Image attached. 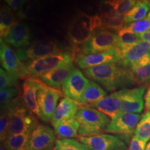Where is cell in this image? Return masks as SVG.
<instances>
[{"mask_svg": "<svg viewBox=\"0 0 150 150\" xmlns=\"http://www.w3.org/2000/svg\"><path fill=\"white\" fill-rule=\"evenodd\" d=\"M83 72L88 78L101 84L109 92L137 83L131 69L120 63L97 65L84 70Z\"/></svg>", "mask_w": 150, "mask_h": 150, "instance_id": "1", "label": "cell"}, {"mask_svg": "<svg viewBox=\"0 0 150 150\" xmlns=\"http://www.w3.org/2000/svg\"><path fill=\"white\" fill-rule=\"evenodd\" d=\"M102 18L97 15L91 16L80 14L75 18L67 29V37L74 53L78 52L79 47L88 40L95 31L102 29Z\"/></svg>", "mask_w": 150, "mask_h": 150, "instance_id": "2", "label": "cell"}, {"mask_svg": "<svg viewBox=\"0 0 150 150\" xmlns=\"http://www.w3.org/2000/svg\"><path fill=\"white\" fill-rule=\"evenodd\" d=\"M7 108L10 111L8 136L31 133L37 126V119L24 105L20 97H17L8 104L1 108Z\"/></svg>", "mask_w": 150, "mask_h": 150, "instance_id": "3", "label": "cell"}, {"mask_svg": "<svg viewBox=\"0 0 150 150\" xmlns=\"http://www.w3.org/2000/svg\"><path fill=\"white\" fill-rule=\"evenodd\" d=\"M79 123V136L88 137L100 134L105 131L110 118L97 109L83 106L75 116Z\"/></svg>", "mask_w": 150, "mask_h": 150, "instance_id": "4", "label": "cell"}, {"mask_svg": "<svg viewBox=\"0 0 150 150\" xmlns=\"http://www.w3.org/2000/svg\"><path fill=\"white\" fill-rule=\"evenodd\" d=\"M74 56L70 52H60L43 56L27 63V76L36 77L61 65L72 63Z\"/></svg>", "mask_w": 150, "mask_h": 150, "instance_id": "5", "label": "cell"}, {"mask_svg": "<svg viewBox=\"0 0 150 150\" xmlns=\"http://www.w3.org/2000/svg\"><path fill=\"white\" fill-rule=\"evenodd\" d=\"M117 35L116 33L108 29H99L79 47L78 54H91L106 51L117 47Z\"/></svg>", "mask_w": 150, "mask_h": 150, "instance_id": "6", "label": "cell"}, {"mask_svg": "<svg viewBox=\"0 0 150 150\" xmlns=\"http://www.w3.org/2000/svg\"><path fill=\"white\" fill-rule=\"evenodd\" d=\"M62 97L63 94L58 89L48 86L45 83L43 85L38 92L37 95L39 118L41 120H52L54 112L58 106V102Z\"/></svg>", "mask_w": 150, "mask_h": 150, "instance_id": "7", "label": "cell"}, {"mask_svg": "<svg viewBox=\"0 0 150 150\" xmlns=\"http://www.w3.org/2000/svg\"><path fill=\"white\" fill-rule=\"evenodd\" d=\"M63 52L57 43L53 40H40L35 41L27 47L18 49L16 54L21 61L27 63L52 54Z\"/></svg>", "mask_w": 150, "mask_h": 150, "instance_id": "8", "label": "cell"}, {"mask_svg": "<svg viewBox=\"0 0 150 150\" xmlns=\"http://www.w3.org/2000/svg\"><path fill=\"white\" fill-rule=\"evenodd\" d=\"M86 150H125L126 145L120 137L107 134L93 136H78Z\"/></svg>", "mask_w": 150, "mask_h": 150, "instance_id": "9", "label": "cell"}, {"mask_svg": "<svg viewBox=\"0 0 150 150\" xmlns=\"http://www.w3.org/2000/svg\"><path fill=\"white\" fill-rule=\"evenodd\" d=\"M0 59L3 68L13 77L19 79L27 76L25 64L20 61L16 52L8 43L2 39L0 40Z\"/></svg>", "mask_w": 150, "mask_h": 150, "instance_id": "10", "label": "cell"}, {"mask_svg": "<svg viewBox=\"0 0 150 150\" xmlns=\"http://www.w3.org/2000/svg\"><path fill=\"white\" fill-rule=\"evenodd\" d=\"M121 60V52L118 47H115L91 54H77L75 58L76 63L83 70L106 63H120Z\"/></svg>", "mask_w": 150, "mask_h": 150, "instance_id": "11", "label": "cell"}, {"mask_svg": "<svg viewBox=\"0 0 150 150\" xmlns=\"http://www.w3.org/2000/svg\"><path fill=\"white\" fill-rule=\"evenodd\" d=\"M90 81L77 68H74L62 86L65 97L79 102Z\"/></svg>", "mask_w": 150, "mask_h": 150, "instance_id": "12", "label": "cell"}, {"mask_svg": "<svg viewBox=\"0 0 150 150\" xmlns=\"http://www.w3.org/2000/svg\"><path fill=\"white\" fill-rule=\"evenodd\" d=\"M56 140L55 131L51 127L38 124L31 131L28 150H50Z\"/></svg>", "mask_w": 150, "mask_h": 150, "instance_id": "13", "label": "cell"}, {"mask_svg": "<svg viewBox=\"0 0 150 150\" xmlns=\"http://www.w3.org/2000/svg\"><path fill=\"white\" fill-rule=\"evenodd\" d=\"M141 115L139 113L120 112L110 120L105 132L111 134H131L134 133Z\"/></svg>", "mask_w": 150, "mask_h": 150, "instance_id": "14", "label": "cell"}, {"mask_svg": "<svg viewBox=\"0 0 150 150\" xmlns=\"http://www.w3.org/2000/svg\"><path fill=\"white\" fill-rule=\"evenodd\" d=\"M146 88L144 86L134 88H123L122 91L120 112L140 113L143 110V96Z\"/></svg>", "mask_w": 150, "mask_h": 150, "instance_id": "15", "label": "cell"}, {"mask_svg": "<svg viewBox=\"0 0 150 150\" xmlns=\"http://www.w3.org/2000/svg\"><path fill=\"white\" fill-rule=\"evenodd\" d=\"M40 79L28 77L22 84V99L24 105L33 115L39 117V108L37 101L38 92L44 85Z\"/></svg>", "mask_w": 150, "mask_h": 150, "instance_id": "16", "label": "cell"}, {"mask_svg": "<svg viewBox=\"0 0 150 150\" xmlns=\"http://www.w3.org/2000/svg\"><path fill=\"white\" fill-rule=\"evenodd\" d=\"M84 105L72 99L64 97L60 101L52 119V125L74 118L76 113Z\"/></svg>", "mask_w": 150, "mask_h": 150, "instance_id": "17", "label": "cell"}, {"mask_svg": "<svg viewBox=\"0 0 150 150\" xmlns=\"http://www.w3.org/2000/svg\"><path fill=\"white\" fill-rule=\"evenodd\" d=\"M74 68L73 62L63 65L41 75L40 79L48 86L59 90L62 88V86Z\"/></svg>", "mask_w": 150, "mask_h": 150, "instance_id": "18", "label": "cell"}, {"mask_svg": "<svg viewBox=\"0 0 150 150\" xmlns=\"http://www.w3.org/2000/svg\"><path fill=\"white\" fill-rule=\"evenodd\" d=\"M30 38L31 31L27 24L18 22L8 31L4 41L18 50L29 46Z\"/></svg>", "mask_w": 150, "mask_h": 150, "instance_id": "19", "label": "cell"}, {"mask_svg": "<svg viewBox=\"0 0 150 150\" xmlns=\"http://www.w3.org/2000/svg\"><path fill=\"white\" fill-rule=\"evenodd\" d=\"M122 105V91L113 92L102 100L92 105L91 107L96 108L108 117L112 119L120 112Z\"/></svg>", "mask_w": 150, "mask_h": 150, "instance_id": "20", "label": "cell"}, {"mask_svg": "<svg viewBox=\"0 0 150 150\" xmlns=\"http://www.w3.org/2000/svg\"><path fill=\"white\" fill-rule=\"evenodd\" d=\"M150 52V43L140 40L121 54L120 63L124 66L130 67L139 62Z\"/></svg>", "mask_w": 150, "mask_h": 150, "instance_id": "21", "label": "cell"}, {"mask_svg": "<svg viewBox=\"0 0 150 150\" xmlns=\"http://www.w3.org/2000/svg\"><path fill=\"white\" fill-rule=\"evenodd\" d=\"M107 96L106 91L97 83L96 82L90 81L88 86L82 95L80 103L85 106H92L99 101L102 100L104 97Z\"/></svg>", "mask_w": 150, "mask_h": 150, "instance_id": "22", "label": "cell"}, {"mask_svg": "<svg viewBox=\"0 0 150 150\" xmlns=\"http://www.w3.org/2000/svg\"><path fill=\"white\" fill-rule=\"evenodd\" d=\"M54 131L59 139L73 138L78 136L79 123L76 118L68 120L54 125Z\"/></svg>", "mask_w": 150, "mask_h": 150, "instance_id": "23", "label": "cell"}, {"mask_svg": "<svg viewBox=\"0 0 150 150\" xmlns=\"http://www.w3.org/2000/svg\"><path fill=\"white\" fill-rule=\"evenodd\" d=\"M102 18V29L112 30L118 32L126 25L125 16H122L115 13L114 11L103 13L101 16Z\"/></svg>", "mask_w": 150, "mask_h": 150, "instance_id": "24", "label": "cell"}, {"mask_svg": "<svg viewBox=\"0 0 150 150\" xmlns=\"http://www.w3.org/2000/svg\"><path fill=\"white\" fill-rule=\"evenodd\" d=\"M137 1V0H103L102 13L113 10L118 14L125 16Z\"/></svg>", "mask_w": 150, "mask_h": 150, "instance_id": "25", "label": "cell"}, {"mask_svg": "<svg viewBox=\"0 0 150 150\" xmlns=\"http://www.w3.org/2000/svg\"><path fill=\"white\" fill-rule=\"evenodd\" d=\"M16 21L13 11L8 5L4 4L0 9V36L1 39H5L10 29L16 24Z\"/></svg>", "mask_w": 150, "mask_h": 150, "instance_id": "26", "label": "cell"}, {"mask_svg": "<svg viewBox=\"0 0 150 150\" xmlns=\"http://www.w3.org/2000/svg\"><path fill=\"white\" fill-rule=\"evenodd\" d=\"M117 45L121 54L130 48L139 41L142 40L140 35L133 32L126 27H124L117 33Z\"/></svg>", "mask_w": 150, "mask_h": 150, "instance_id": "27", "label": "cell"}, {"mask_svg": "<svg viewBox=\"0 0 150 150\" xmlns=\"http://www.w3.org/2000/svg\"><path fill=\"white\" fill-rule=\"evenodd\" d=\"M136 83L142 84L150 80V59L147 55L130 67Z\"/></svg>", "mask_w": 150, "mask_h": 150, "instance_id": "28", "label": "cell"}, {"mask_svg": "<svg viewBox=\"0 0 150 150\" xmlns=\"http://www.w3.org/2000/svg\"><path fill=\"white\" fill-rule=\"evenodd\" d=\"M31 133L13 135L7 137L3 146L7 150H28Z\"/></svg>", "mask_w": 150, "mask_h": 150, "instance_id": "29", "label": "cell"}, {"mask_svg": "<svg viewBox=\"0 0 150 150\" xmlns=\"http://www.w3.org/2000/svg\"><path fill=\"white\" fill-rule=\"evenodd\" d=\"M150 8L149 1H138L132 8L125 16L126 24L139 21L147 16Z\"/></svg>", "mask_w": 150, "mask_h": 150, "instance_id": "30", "label": "cell"}, {"mask_svg": "<svg viewBox=\"0 0 150 150\" xmlns=\"http://www.w3.org/2000/svg\"><path fill=\"white\" fill-rule=\"evenodd\" d=\"M134 136L145 142L150 140V111H146L142 115L134 131Z\"/></svg>", "mask_w": 150, "mask_h": 150, "instance_id": "31", "label": "cell"}, {"mask_svg": "<svg viewBox=\"0 0 150 150\" xmlns=\"http://www.w3.org/2000/svg\"><path fill=\"white\" fill-rule=\"evenodd\" d=\"M53 150H86L85 146L79 140L73 138L57 139L54 144Z\"/></svg>", "mask_w": 150, "mask_h": 150, "instance_id": "32", "label": "cell"}, {"mask_svg": "<svg viewBox=\"0 0 150 150\" xmlns=\"http://www.w3.org/2000/svg\"><path fill=\"white\" fill-rule=\"evenodd\" d=\"M10 111L7 108H1L0 117V140L1 143L5 141L8 136Z\"/></svg>", "mask_w": 150, "mask_h": 150, "instance_id": "33", "label": "cell"}, {"mask_svg": "<svg viewBox=\"0 0 150 150\" xmlns=\"http://www.w3.org/2000/svg\"><path fill=\"white\" fill-rule=\"evenodd\" d=\"M125 27L137 34L140 35L145 32L147 30L150 29V12L142 20L131 24H127Z\"/></svg>", "mask_w": 150, "mask_h": 150, "instance_id": "34", "label": "cell"}, {"mask_svg": "<svg viewBox=\"0 0 150 150\" xmlns=\"http://www.w3.org/2000/svg\"><path fill=\"white\" fill-rule=\"evenodd\" d=\"M19 90L16 87H9L0 91V103L1 107L8 104L18 97Z\"/></svg>", "mask_w": 150, "mask_h": 150, "instance_id": "35", "label": "cell"}, {"mask_svg": "<svg viewBox=\"0 0 150 150\" xmlns=\"http://www.w3.org/2000/svg\"><path fill=\"white\" fill-rule=\"evenodd\" d=\"M18 79L13 77L4 69H0V88L4 89L9 87H15L18 83Z\"/></svg>", "mask_w": 150, "mask_h": 150, "instance_id": "36", "label": "cell"}, {"mask_svg": "<svg viewBox=\"0 0 150 150\" xmlns=\"http://www.w3.org/2000/svg\"><path fill=\"white\" fill-rule=\"evenodd\" d=\"M146 144L147 142L134 136L131 140L128 150H145Z\"/></svg>", "mask_w": 150, "mask_h": 150, "instance_id": "37", "label": "cell"}, {"mask_svg": "<svg viewBox=\"0 0 150 150\" xmlns=\"http://www.w3.org/2000/svg\"><path fill=\"white\" fill-rule=\"evenodd\" d=\"M4 1L11 8V10L16 11L23 7L27 0H4Z\"/></svg>", "mask_w": 150, "mask_h": 150, "instance_id": "38", "label": "cell"}, {"mask_svg": "<svg viewBox=\"0 0 150 150\" xmlns=\"http://www.w3.org/2000/svg\"><path fill=\"white\" fill-rule=\"evenodd\" d=\"M145 101L146 110H147V111H150V87L147 90L145 95Z\"/></svg>", "mask_w": 150, "mask_h": 150, "instance_id": "39", "label": "cell"}, {"mask_svg": "<svg viewBox=\"0 0 150 150\" xmlns=\"http://www.w3.org/2000/svg\"><path fill=\"white\" fill-rule=\"evenodd\" d=\"M140 37L142 40H144L145 42L150 43V29L147 30V31L141 33V34H140Z\"/></svg>", "mask_w": 150, "mask_h": 150, "instance_id": "40", "label": "cell"}, {"mask_svg": "<svg viewBox=\"0 0 150 150\" xmlns=\"http://www.w3.org/2000/svg\"><path fill=\"white\" fill-rule=\"evenodd\" d=\"M145 150H150V142H149V143L147 144V145L146 146Z\"/></svg>", "mask_w": 150, "mask_h": 150, "instance_id": "41", "label": "cell"}, {"mask_svg": "<svg viewBox=\"0 0 150 150\" xmlns=\"http://www.w3.org/2000/svg\"><path fill=\"white\" fill-rule=\"evenodd\" d=\"M0 150H7L6 149V148L4 147V146L1 145V147H0Z\"/></svg>", "mask_w": 150, "mask_h": 150, "instance_id": "42", "label": "cell"}, {"mask_svg": "<svg viewBox=\"0 0 150 150\" xmlns=\"http://www.w3.org/2000/svg\"><path fill=\"white\" fill-rule=\"evenodd\" d=\"M137 1H149V0H137Z\"/></svg>", "mask_w": 150, "mask_h": 150, "instance_id": "43", "label": "cell"}, {"mask_svg": "<svg viewBox=\"0 0 150 150\" xmlns=\"http://www.w3.org/2000/svg\"><path fill=\"white\" fill-rule=\"evenodd\" d=\"M147 56H148V57H149V59H150V52H149V54H147Z\"/></svg>", "mask_w": 150, "mask_h": 150, "instance_id": "44", "label": "cell"}]
</instances>
